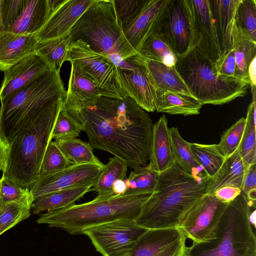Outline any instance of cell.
<instances>
[{"label":"cell","mask_w":256,"mask_h":256,"mask_svg":"<svg viewBox=\"0 0 256 256\" xmlns=\"http://www.w3.org/2000/svg\"><path fill=\"white\" fill-rule=\"evenodd\" d=\"M68 111L86 133L93 148L106 151L133 168L146 166L154 124L148 114L130 97L101 96L91 107Z\"/></svg>","instance_id":"1"},{"label":"cell","mask_w":256,"mask_h":256,"mask_svg":"<svg viewBox=\"0 0 256 256\" xmlns=\"http://www.w3.org/2000/svg\"><path fill=\"white\" fill-rule=\"evenodd\" d=\"M208 178L206 174H190L174 163L159 174L155 190L144 204L136 223L147 230L178 228L205 194Z\"/></svg>","instance_id":"2"},{"label":"cell","mask_w":256,"mask_h":256,"mask_svg":"<svg viewBox=\"0 0 256 256\" xmlns=\"http://www.w3.org/2000/svg\"><path fill=\"white\" fill-rule=\"evenodd\" d=\"M64 98L60 97L37 118L22 128L8 142L2 176L30 188L40 176L42 162Z\"/></svg>","instance_id":"3"},{"label":"cell","mask_w":256,"mask_h":256,"mask_svg":"<svg viewBox=\"0 0 256 256\" xmlns=\"http://www.w3.org/2000/svg\"><path fill=\"white\" fill-rule=\"evenodd\" d=\"M152 194L121 196L93 200L42 214L37 222L62 229L73 235L90 228L119 220L138 218L144 202Z\"/></svg>","instance_id":"4"},{"label":"cell","mask_w":256,"mask_h":256,"mask_svg":"<svg viewBox=\"0 0 256 256\" xmlns=\"http://www.w3.org/2000/svg\"><path fill=\"white\" fill-rule=\"evenodd\" d=\"M60 72L50 70L0 101V134L8 144L56 98H65Z\"/></svg>","instance_id":"5"},{"label":"cell","mask_w":256,"mask_h":256,"mask_svg":"<svg viewBox=\"0 0 256 256\" xmlns=\"http://www.w3.org/2000/svg\"><path fill=\"white\" fill-rule=\"evenodd\" d=\"M256 202L241 192L225 209L213 238L193 242L184 256H256V238L248 216Z\"/></svg>","instance_id":"6"},{"label":"cell","mask_w":256,"mask_h":256,"mask_svg":"<svg viewBox=\"0 0 256 256\" xmlns=\"http://www.w3.org/2000/svg\"><path fill=\"white\" fill-rule=\"evenodd\" d=\"M174 66L192 96L202 105L228 103L245 96L250 86L236 78L218 76L216 64L196 48L177 58Z\"/></svg>","instance_id":"7"},{"label":"cell","mask_w":256,"mask_h":256,"mask_svg":"<svg viewBox=\"0 0 256 256\" xmlns=\"http://www.w3.org/2000/svg\"><path fill=\"white\" fill-rule=\"evenodd\" d=\"M72 42L80 40L94 51L126 60L136 54L128 42L113 0H96L72 28Z\"/></svg>","instance_id":"8"},{"label":"cell","mask_w":256,"mask_h":256,"mask_svg":"<svg viewBox=\"0 0 256 256\" xmlns=\"http://www.w3.org/2000/svg\"><path fill=\"white\" fill-rule=\"evenodd\" d=\"M66 61L77 66L99 88L102 96L122 99L127 97L118 78L116 64L108 56L92 50L78 40L70 47Z\"/></svg>","instance_id":"9"},{"label":"cell","mask_w":256,"mask_h":256,"mask_svg":"<svg viewBox=\"0 0 256 256\" xmlns=\"http://www.w3.org/2000/svg\"><path fill=\"white\" fill-rule=\"evenodd\" d=\"M147 230L135 220H119L84 231L102 256H128L140 236Z\"/></svg>","instance_id":"10"},{"label":"cell","mask_w":256,"mask_h":256,"mask_svg":"<svg viewBox=\"0 0 256 256\" xmlns=\"http://www.w3.org/2000/svg\"><path fill=\"white\" fill-rule=\"evenodd\" d=\"M177 58L196 45L190 0H170L158 31Z\"/></svg>","instance_id":"11"},{"label":"cell","mask_w":256,"mask_h":256,"mask_svg":"<svg viewBox=\"0 0 256 256\" xmlns=\"http://www.w3.org/2000/svg\"><path fill=\"white\" fill-rule=\"evenodd\" d=\"M228 204L214 194H205L186 213L178 228L193 242L208 240L213 238Z\"/></svg>","instance_id":"12"},{"label":"cell","mask_w":256,"mask_h":256,"mask_svg":"<svg viewBox=\"0 0 256 256\" xmlns=\"http://www.w3.org/2000/svg\"><path fill=\"white\" fill-rule=\"evenodd\" d=\"M96 164H72L58 172L40 177L30 187L34 200L73 187L92 185L104 168Z\"/></svg>","instance_id":"13"},{"label":"cell","mask_w":256,"mask_h":256,"mask_svg":"<svg viewBox=\"0 0 256 256\" xmlns=\"http://www.w3.org/2000/svg\"><path fill=\"white\" fill-rule=\"evenodd\" d=\"M109 58L117 66L120 82L127 96L145 111H156L158 96L144 68L117 56Z\"/></svg>","instance_id":"14"},{"label":"cell","mask_w":256,"mask_h":256,"mask_svg":"<svg viewBox=\"0 0 256 256\" xmlns=\"http://www.w3.org/2000/svg\"><path fill=\"white\" fill-rule=\"evenodd\" d=\"M186 239L178 228L147 230L128 256H184Z\"/></svg>","instance_id":"15"},{"label":"cell","mask_w":256,"mask_h":256,"mask_svg":"<svg viewBox=\"0 0 256 256\" xmlns=\"http://www.w3.org/2000/svg\"><path fill=\"white\" fill-rule=\"evenodd\" d=\"M96 0H61L42 27L35 34L38 42L70 35L72 28Z\"/></svg>","instance_id":"16"},{"label":"cell","mask_w":256,"mask_h":256,"mask_svg":"<svg viewBox=\"0 0 256 256\" xmlns=\"http://www.w3.org/2000/svg\"><path fill=\"white\" fill-rule=\"evenodd\" d=\"M170 0H147L138 14L124 29L128 42L139 53L146 40L157 32Z\"/></svg>","instance_id":"17"},{"label":"cell","mask_w":256,"mask_h":256,"mask_svg":"<svg viewBox=\"0 0 256 256\" xmlns=\"http://www.w3.org/2000/svg\"><path fill=\"white\" fill-rule=\"evenodd\" d=\"M196 45L194 47L216 64L220 57L208 0H190Z\"/></svg>","instance_id":"18"},{"label":"cell","mask_w":256,"mask_h":256,"mask_svg":"<svg viewBox=\"0 0 256 256\" xmlns=\"http://www.w3.org/2000/svg\"><path fill=\"white\" fill-rule=\"evenodd\" d=\"M125 60L140 65L144 68L158 96L166 92L192 96L174 66H168L146 58L139 53Z\"/></svg>","instance_id":"19"},{"label":"cell","mask_w":256,"mask_h":256,"mask_svg":"<svg viewBox=\"0 0 256 256\" xmlns=\"http://www.w3.org/2000/svg\"><path fill=\"white\" fill-rule=\"evenodd\" d=\"M102 96L98 86L78 68L71 64L68 88L63 101L68 110L76 112L94 106Z\"/></svg>","instance_id":"20"},{"label":"cell","mask_w":256,"mask_h":256,"mask_svg":"<svg viewBox=\"0 0 256 256\" xmlns=\"http://www.w3.org/2000/svg\"><path fill=\"white\" fill-rule=\"evenodd\" d=\"M50 70L36 54L25 58L4 72L0 87V101Z\"/></svg>","instance_id":"21"},{"label":"cell","mask_w":256,"mask_h":256,"mask_svg":"<svg viewBox=\"0 0 256 256\" xmlns=\"http://www.w3.org/2000/svg\"><path fill=\"white\" fill-rule=\"evenodd\" d=\"M35 34L0 32V71L4 72L25 58L34 54L38 42Z\"/></svg>","instance_id":"22"},{"label":"cell","mask_w":256,"mask_h":256,"mask_svg":"<svg viewBox=\"0 0 256 256\" xmlns=\"http://www.w3.org/2000/svg\"><path fill=\"white\" fill-rule=\"evenodd\" d=\"M240 0H208L220 57L232 48V32Z\"/></svg>","instance_id":"23"},{"label":"cell","mask_w":256,"mask_h":256,"mask_svg":"<svg viewBox=\"0 0 256 256\" xmlns=\"http://www.w3.org/2000/svg\"><path fill=\"white\" fill-rule=\"evenodd\" d=\"M55 6V0H25L21 13L5 30L19 34H36L44 24Z\"/></svg>","instance_id":"24"},{"label":"cell","mask_w":256,"mask_h":256,"mask_svg":"<svg viewBox=\"0 0 256 256\" xmlns=\"http://www.w3.org/2000/svg\"><path fill=\"white\" fill-rule=\"evenodd\" d=\"M148 165L159 174L174 163L171 146L170 128L164 115L153 125Z\"/></svg>","instance_id":"25"},{"label":"cell","mask_w":256,"mask_h":256,"mask_svg":"<svg viewBox=\"0 0 256 256\" xmlns=\"http://www.w3.org/2000/svg\"><path fill=\"white\" fill-rule=\"evenodd\" d=\"M249 166L241 157L239 147L232 154L226 158L218 172L208 178L205 194H214L216 190L226 186H233L242 190Z\"/></svg>","instance_id":"26"},{"label":"cell","mask_w":256,"mask_h":256,"mask_svg":"<svg viewBox=\"0 0 256 256\" xmlns=\"http://www.w3.org/2000/svg\"><path fill=\"white\" fill-rule=\"evenodd\" d=\"M92 186L86 185L73 187L46 195L34 201L31 208L32 214H36L42 212H50L70 207L90 192Z\"/></svg>","instance_id":"27"},{"label":"cell","mask_w":256,"mask_h":256,"mask_svg":"<svg viewBox=\"0 0 256 256\" xmlns=\"http://www.w3.org/2000/svg\"><path fill=\"white\" fill-rule=\"evenodd\" d=\"M127 167L126 163L121 159L115 156L110 158L91 188L90 191L98 194L94 200H104L114 198V184L118 180H126Z\"/></svg>","instance_id":"28"},{"label":"cell","mask_w":256,"mask_h":256,"mask_svg":"<svg viewBox=\"0 0 256 256\" xmlns=\"http://www.w3.org/2000/svg\"><path fill=\"white\" fill-rule=\"evenodd\" d=\"M232 40L236 61L235 78L250 84L248 69L252 62L256 58V42L246 36L234 24Z\"/></svg>","instance_id":"29"},{"label":"cell","mask_w":256,"mask_h":256,"mask_svg":"<svg viewBox=\"0 0 256 256\" xmlns=\"http://www.w3.org/2000/svg\"><path fill=\"white\" fill-rule=\"evenodd\" d=\"M202 106V104L192 96L166 92L158 96L156 111L188 116L199 114Z\"/></svg>","instance_id":"30"},{"label":"cell","mask_w":256,"mask_h":256,"mask_svg":"<svg viewBox=\"0 0 256 256\" xmlns=\"http://www.w3.org/2000/svg\"><path fill=\"white\" fill-rule=\"evenodd\" d=\"M170 133L174 163L190 174H206L203 168L196 160L190 148V142L182 137L178 128H170Z\"/></svg>","instance_id":"31"},{"label":"cell","mask_w":256,"mask_h":256,"mask_svg":"<svg viewBox=\"0 0 256 256\" xmlns=\"http://www.w3.org/2000/svg\"><path fill=\"white\" fill-rule=\"evenodd\" d=\"M72 42L70 35L58 39L38 42L36 46L35 54L40 56L51 70H60L66 61Z\"/></svg>","instance_id":"32"},{"label":"cell","mask_w":256,"mask_h":256,"mask_svg":"<svg viewBox=\"0 0 256 256\" xmlns=\"http://www.w3.org/2000/svg\"><path fill=\"white\" fill-rule=\"evenodd\" d=\"M54 142L73 164L104 165L94 156L88 142L76 138L57 139Z\"/></svg>","instance_id":"33"},{"label":"cell","mask_w":256,"mask_h":256,"mask_svg":"<svg viewBox=\"0 0 256 256\" xmlns=\"http://www.w3.org/2000/svg\"><path fill=\"white\" fill-rule=\"evenodd\" d=\"M250 86L252 88V100L248 107L246 128L240 146V156L248 165L256 164V86Z\"/></svg>","instance_id":"34"},{"label":"cell","mask_w":256,"mask_h":256,"mask_svg":"<svg viewBox=\"0 0 256 256\" xmlns=\"http://www.w3.org/2000/svg\"><path fill=\"white\" fill-rule=\"evenodd\" d=\"M159 173L147 166L134 168L126 180L123 196L152 194L156 188Z\"/></svg>","instance_id":"35"},{"label":"cell","mask_w":256,"mask_h":256,"mask_svg":"<svg viewBox=\"0 0 256 256\" xmlns=\"http://www.w3.org/2000/svg\"><path fill=\"white\" fill-rule=\"evenodd\" d=\"M149 59L174 66L177 57L158 32L150 36L143 44L139 52Z\"/></svg>","instance_id":"36"},{"label":"cell","mask_w":256,"mask_h":256,"mask_svg":"<svg viewBox=\"0 0 256 256\" xmlns=\"http://www.w3.org/2000/svg\"><path fill=\"white\" fill-rule=\"evenodd\" d=\"M190 148L198 162L206 175L210 178L220 169L225 158L216 148V144H205L190 142Z\"/></svg>","instance_id":"37"},{"label":"cell","mask_w":256,"mask_h":256,"mask_svg":"<svg viewBox=\"0 0 256 256\" xmlns=\"http://www.w3.org/2000/svg\"><path fill=\"white\" fill-rule=\"evenodd\" d=\"M33 202H0V236L30 215Z\"/></svg>","instance_id":"38"},{"label":"cell","mask_w":256,"mask_h":256,"mask_svg":"<svg viewBox=\"0 0 256 256\" xmlns=\"http://www.w3.org/2000/svg\"><path fill=\"white\" fill-rule=\"evenodd\" d=\"M234 24L256 42V1L240 0L236 11Z\"/></svg>","instance_id":"39"},{"label":"cell","mask_w":256,"mask_h":256,"mask_svg":"<svg viewBox=\"0 0 256 256\" xmlns=\"http://www.w3.org/2000/svg\"><path fill=\"white\" fill-rule=\"evenodd\" d=\"M82 128L63 104L54 124L51 139H64L78 137Z\"/></svg>","instance_id":"40"},{"label":"cell","mask_w":256,"mask_h":256,"mask_svg":"<svg viewBox=\"0 0 256 256\" xmlns=\"http://www.w3.org/2000/svg\"><path fill=\"white\" fill-rule=\"evenodd\" d=\"M246 126V118H242L226 130L222 135L216 148L226 158L240 147Z\"/></svg>","instance_id":"41"},{"label":"cell","mask_w":256,"mask_h":256,"mask_svg":"<svg viewBox=\"0 0 256 256\" xmlns=\"http://www.w3.org/2000/svg\"><path fill=\"white\" fill-rule=\"evenodd\" d=\"M72 164L52 140L48 146L42 162L40 177L58 172Z\"/></svg>","instance_id":"42"},{"label":"cell","mask_w":256,"mask_h":256,"mask_svg":"<svg viewBox=\"0 0 256 256\" xmlns=\"http://www.w3.org/2000/svg\"><path fill=\"white\" fill-rule=\"evenodd\" d=\"M28 188H22L14 181L2 176L0 179V202H34Z\"/></svg>","instance_id":"43"},{"label":"cell","mask_w":256,"mask_h":256,"mask_svg":"<svg viewBox=\"0 0 256 256\" xmlns=\"http://www.w3.org/2000/svg\"><path fill=\"white\" fill-rule=\"evenodd\" d=\"M116 13L122 28L140 12L147 0H113Z\"/></svg>","instance_id":"44"},{"label":"cell","mask_w":256,"mask_h":256,"mask_svg":"<svg viewBox=\"0 0 256 256\" xmlns=\"http://www.w3.org/2000/svg\"><path fill=\"white\" fill-rule=\"evenodd\" d=\"M25 0H2V16L6 28L10 27L21 13Z\"/></svg>","instance_id":"45"},{"label":"cell","mask_w":256,"mask_h":256,"mask_svg":"<svg viewBox=\"0 0 256 256\" xmlns=\"http://www.w3.org/2000/svg\"><path fill=\"white\" fill-rule=\"evenodd\" d=\"M216 66L218 76L235 78L236 61L233 48L220 58Z\"/></svg>","instance_id":"46"},{"label":"cell","mask_w":256,"mask_h":256,"mask_svg":"<svg viewBox=\"0 0 256 256\" xmlns=\"http://www.w3.org/2000/svg\"><path fill=\"white\" fill-rule=\"evenodd\" d=\"M242 192L252 202L256 200V164L249 166L244 176Z\"/></svg>","instance_id":"47"},{"label":"cell","mask_w":256,"mask_h":256,"mask_svg":"<svg viewBox=\"0 0 256 256\" xmlns=\"http://www.w3.org/2000/svg\"><path fill=\"white\" fill-rule=\"evenodd\" d=\"M242 190L233 186H226L220 188L214 194L222 202L229 204L234 200L241 193Z\"/></svg>","instance_id":"48"},{"label":"cell","mask_w":256,"mask_h":256,"mask_svg":"<svg viewBox=\"0 0 256 256\" xmlns=\"http://www.w3.org/2000/svg\"><path fill=\"white\" fill-rule=\"evenodd\" d=\"M8 150V144L0 134V172L4 170L6 166Z\"/></svg>","instance_id":"49"},{"label":"cell","mask_w":256,"mask_h":256,"mask_svg":"<svg viewBox=\"0 0 256 256\" xmlns=\"http://www.w3.org/2000/svg\"><path fill=\"white\" fill-rule=\"evenodd\" d=\"M125 180H118L115 182L113 186L114 197L123 196L126 189Z\"/></svg>","instance_id":"50"},{"label":"cell","mask_w":256,"mask_h":256,"mask_svg":"<svg viewBox=\"0 0 256 256\" xmlns=\"http://www.w3.org/2000/svg\"><path fill=\"white\" fill-rule=\"evenodd\" d=\"M256 60H253L248 69V78L250 86H256Z\"/></svg>","instance_id":"51"},{"label":"cell","mask_w":256,"mask_h":256,"mask_svg":"<svg viewBox=\"0 0 256 256\" xmlns=\"http://www.w3.org/2000/svg\"><path fill=\"white\" fill-rule=\"evenodd\" d=\"M256 209L250 211L248 216L249 222L252 226H253L254 228L256 227Z\"/></svg>","instance_id":"52"},{"label":"cell","mask_w":256,"mask_h":256,"mask_svg":"<svg viewBox=\"0 0 256 256\" xmlns=\"http://www.w3.org/2000/svg\"><path fill=\"white\" fill-rule=\"evenodd\" d=\"M2 0H0V32L4 31L6 29L2 16Z\"/></svg>","instance_id":"53"}]
</instances>
